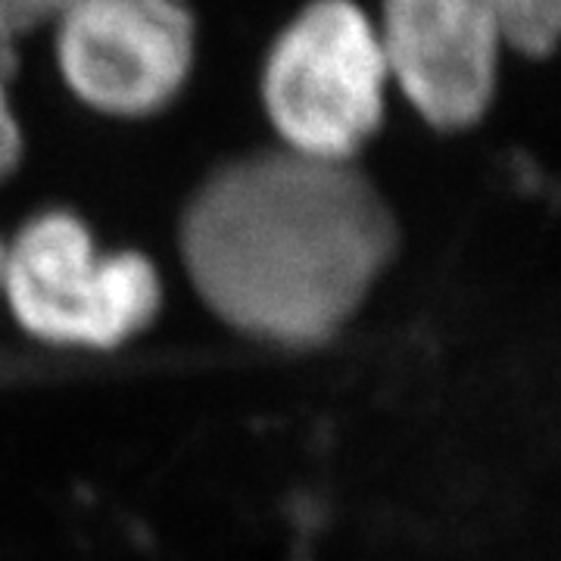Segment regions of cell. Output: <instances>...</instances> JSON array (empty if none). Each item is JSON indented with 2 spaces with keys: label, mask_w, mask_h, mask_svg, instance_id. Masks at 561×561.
Segmentation results:
<instances>
[{
  "label": "cell",
  "mask_w": 561,
  "mask_h": 561,
  "mask_svg": "<svg viewBox=\"0 0 561 561\" xmlns=\"http://www.w3.org/2000/svg\"><path fill=\"white\" fill-rule=\"evenodd\" d=\"M184 272L234 331L319 346L397 260L400 221L359 162L262 147L216 165L179 221Z\"/></svg>",
  "instance_id": "cell-1"
},
{
  "label": "cell",
  "mask_w": 561,
  "mask_h": 561,
  "mask_svg": "<svg viewBox=\"0 0 561 561\" xmlns=\"http://www.w3.org/2000/svg\"><path fill=\"white\" fill-rule=\"evenodd\" d=\"M390 88L375 20L356 0H309L262 60V110L278 147L312 160H359L381 131Z\"/></svg>",
  "instance_id": "cell-2"
},
{
  "label": "cell",
  "mask_w": 561,
  "mask_h": 561,
  "mask_svg": "<svg viewBox=\"0 0 561 561\" xmlns=\"http://www.w3.org/2000/svg\"><path fill=\"white\" fill-rule=\"evenodd\" d=\"M0 294L28 334L110 350L157 319L162 280L135 250H103L69 209H44L3 250Z\"/></svg>",
  "instance_id": "cell-3"
},
{
  "label": "cell",
  "mask_w": 561,
  "mask_h": 561,
  "mask_svg": "<svg viewBox=\"0 0 561 561\" xmlns=\"http://www.w3.org/2000/svg\"><path fill=\"white\" fill-rule=\"evenodd\" d=\"M50 32L69 94L110 119L160 116L197 62V22L184 0H69Z\"/></svg>",
  "instance_id": "cell-4"
},
{
  "label": "cell",
  "mask_w": 561,
  "mask_h": 561,
  "mask_svg": "<svg viewBox=\"0 0 561 561\" xmlns=\"http://www.w3.org/2000/svg\"><path fill=\"white\" fill-rule=\"evenodd\" d=\"M375 20L393 88L437 131L474 128L500 88V0H381Z\"/></svg>",
  "instance_id": "cell-5"
},
{
  "label": "cell",
  "mask_w": 561,
  "mask_h": 561,
  "mask_svg": "<svg viewBox=\"0 0 561 561\" xmlns=\"http://www.w3.org/2000/svg\"><path fill=\"white\" fill-rule=\"evenodd\" d=\"M508 50L549 57L561 47V0H500Z\"/></svg>",
  "instance_id": "cell-6"
},
{
  "label": "cell",
  "mask_w": 561,
  "mask_h": 561,
  "mask_svg": "<svg viewBox=\"0 0 561 561\" xmlns=\"http://www.w3.org/2000/svg\"><path fill=\"white\" fill-rule=\"evenodd\" d=\"M69 0H0V60H16V44L41 28H50Z\"/></svg>",
  "instance_id": "cell-7"
},
{
  "label": "cell",
  "mask_w": 561,
  "mask_h": 561,
  "mask_svg": "<svg viewBox=\"0 0 561 561\" xmlns=\"http://www.w3.org/2000/svg\"><path fill=\"white\" fill-rule=\"evenodd\" d=\"M10 62L0 60V181H7L22 162L25 135H22L20 116L10 98Z\"/></svg>",
  "instance_id": "cell-8"
},
{
  "label": "cell",
  "mask_w": 561,
  "mask_h": 561,
  "mask_svg": "<svg viewBox=\"0 0 561 561\" xmlns=\"http://www.w3.org/2000/svg\"><path fill=\"white\" fill-rule=\"evenodd\" d=\"M3 250H7V241L0 238V278H3Z\"/></svg>",
  "instance_id": "cell-9"
}]
</instances>
